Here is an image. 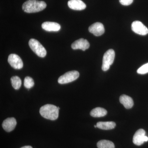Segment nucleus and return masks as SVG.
<instances>
[{
  "label": "nucleus",
  "instance_id": "nucleus-1",
  "mask_svg": "<svg viewBox=\"0 0 148 148\" xmlns=\"http://www.w3.org/2000/svg\"><path fill=\"white\" fill-rule=\"evenodd\" d=\"M46 7V3L43 1L28 0L23 4L22 9L27 13H35L41 11Z\"/></svg>",
  "mask_w": 148,
  "mask_h": 148
},
{
  "label": "nucleus",
  "instance_id": "nucleus-2",
  "mask_svg": "<svg viewBox=\"0 0 148 148\" xmlns=\"http://www.w3.org/2000/svg\"><path fill=\"white\" fill-rule=\"evenodd\" d=\"M58 107L51 104L44 105L40 110V113L43 117L53 121L58 119Z\"/></svg>",
  "mask_w": 148,
  "mask_h": 148
},
{
  "label": "nucleus",
  "instance_id": "nucleus-3",
  "mask_svg": "<svg viewBox=\"0 0 148 148\" xmlns=\"http://www.w3.org/2000/svg\"><path fill=\"white\" fill-rule=\"evenodd\" d=\"M29 44L31 49L37 56L42 58L45 57L47 54L46 50L38 41L35 39H31Z\"/></svg>",
  "mask_w": 148,
  "mask_h": 148
},
{
  "label": "nucleus",
  "instance_id": "nucleus-4",
  "mask_svg": "<svg viewBox=\"0 0 148 148\" xmlns=\"http://www.w3.org/2000/svg\"><path fill=\"white\" fill-rule=\"evenodd\" d=\"M115 52L113 49H110L104 54L102 69L104 71L108 70L110 66L113 63L115 58Z\"/></svg>",
  "mask_w": 148,
  "mask_h": 148
},
{
  "label": "nucleus",
  "instance_id": "nucleus-5",
  "mask_svg": "<svg viewBox=\"0 0 148 148\" xmlns=\"http://www.w3.org/2000/svg\"><path fill=\"white\" fill-rule=\"evenodd\" d=\"M79 76V73L77 71H71L67 72L59 77L58 81V83L65 84L71 82L76 80Z\"/></svg>",
  "mask_w": 148,
  "mask_h": 148
},
{
  "label": "nucleus",
  "instance_id": "nucleus-6",
  "mask_svg": "<svg viewBox=\"0 0 148 148\" xmlns=\"http://www.w3.org/2000/svg\"><path fill=\"white\" fill-rule=\"evenodd\" d=\"M131 28L133 32L139 35L145 36L148 34L147 28L140 21L132 22Z\"/></svg>",
  "mask_w": 148,
  "mask_h": 148
},
{
  "label": "nucleus",
  "instance_id": "nucleus-7",
  "mask_svg": "<svg viewBox=\"0 0 148 148\" xmlns=\"http://www.w3.org/2000/svg\"><path fill=\"white\" fill-rule=\"evenodd\" d=\"M8 62L14 69H21L23 68V61L21 58L16 54H11L9 56Z\"/></svg>",
  "mask_w": 148,
  "mask_h": 148
},
{
  "label": "nucleus",
  "instance_id": "nucleus-8",
  "mask_svg": "<svg viewBox=\"0 0 148 148\" xmlns=\"http://www.w3.org/2000/svg\"><path fill=\"white\" fill-rule=\"evenodd\" d=\"M88 31L96 36H99L105 33V28L102 23L96 22L89 27Z\"/></svg>",
  "mask_w": 148,
  "mask_h": 148
},
{
  "label": "nucleus",
  "instance_id": "nucleus-9",
  "mask_svg": "<svg viewBox=\"0 0 148 148\" xmlns=\"http://www.w3.org/2000/svg\"><path fill=\"white\" fill-rule=\"evenodd\" d=\"M90 44L87 40L80 38L73 43L71 47L73 49H80L85 51L89 48Z\"/></svg>",
  "mask_w": 148,
  "mask_h": 148
},
{
  "label": "nucleus",
  "instance_id": "nucleus-10",
  "mask_svg": "<svg viewBox=\"0 0 148 148\" xmlns=\"http://www.w3.org/2000/svg\"><path fill=\"white\" fill-rule=\"evenodd\" d=\"M145 131L144 129H140L135 132L133 138V143L137 146H140L145 143L144 138L145 136Z\"/></svg>",
  "mask_w": 148,
  "mask_h": 148
},
{
  "label": "nucleus",
  "instance_id": "nucleus-11",
  "mask_svg": "<svg viewBox=\"0 0 148 148\" xmlns=\"http://www.w3.org/2000/svg\"><path fill=\"white\" fill-rule=\"evenodd\" d=\"M16 125V121L15 118H8L3 122L2 127L6 132H10L15 128Z\"/></svg>",
  "mask_w": 148,
  "mask_h": 148
},
{
  "label": "nucleus",
  "instance_id": "nucleus-12",
  "mask_svg": "<svg viewBox=\"0 0 148 148\" xmlns=\"http://www.w3.org/2000/svg\"><path fill=\"white\" fill-rule=\"evenodd\" d=\"M70 8L75 10H82L86 8V5L81 0H70L68 3Z\"/></svg>",
  "mask_w": 148,
  "mask_h": 148
},
{
  "label": "nucleus",
  "instance_id": "nucleus-13",
  "mask_svg": "<svg viewBox=\"0 0 148 148\" xmlns=\"http://www.w3.org/2000/svg\"><path fill=\"white\" fill-rule=\"evenodd\" d=\"M42 27L44 30L47 32H58L61 29V26L58 23L53 22L46 21L42 24Z\"/></svg>",
  "mask_w": 148,
  "mask_h": 148
},
{
  "label": "nucleus",
  "instance_id": "nucleus-14",
  "mask_svg": "<svg viewBox=\"0 0 148 148\" xmlns=\"http://www.w3.org/2000/svg\"><path fill=\"white\" fill-rule=\"evenodd\" d=\"M119 101L126 109H130L133 107L134 102L131 97L125 95H122L120 97Z\"/></svg>",
  "mask_w": 148,
  "mask_h": 148
},
{
  "label": "nucleus",
  "instance_id": "nucleus-15",
  "mask_svg": "<svg viewBox=\"0 0 148 148\" xmlns=\"http://www.w3.org/2000/svg\"><path fill=\"white\" fill-rule=\"evenodd\" d=\"M97 127L102 130H111L113 129L116 126L115 123L113 121L99 122L97 123Z\"/></svg>",
  "mask_w": 148,
  "mask_h": 148
},
{
  "label": "nucleus",
  "instance_id": "nucleus-16",
  "mask_svg": "<svg viewBox=\"0 0 148 148\" xmlns=\"http://www.w3.org/2000/svg\"><path fill=\"white\" fill-rule=\"evenodd\" d=\"M107 113V111L103 108H96L90 112V115L94 117H101L106 116Z\"/></svg>",
  "mask_w": 148,
  "mask_h": 148
},
{
  "label": "nucleus",
  "instance_id": "nucleus-17",
  "mask_svg": "<svg viewBox=\"0 0 148 148\" xmlns=\"http://www.w3.org/2000/svg\"><path fill=\"white\" fill-rule=\"evenodd\" d=\"M98 148H114V145L112 142L107 140L99 141L97 144Z\"/></svg>",
  "mask_w": 148,
  "mask_h": 148
},
{
  "label": "nucleus",
  "instance_id": "nucleus-18",
  "mask_svg": "<svg viewBox=\"0 0 148 148\" xmlns=\"http://www.w3.org/2000/svg\"><path fill=\"white\" fill-rule=\"evenodd\" d=\"M11 82L12 87L16 90H18L21 87L22 82L21 79L19 77L16 76L12 77L11 78Z\"/></svg>",
  "mask_w": 148,
  "mask_h": 148
},
{
  "label": "nucleus",
  "instance_id": "nucleus-19",
  "mask_svg": "<svg viewBox=\"0 0 148 148\" xmlns=\"http://www.w3.org/2000/svg\"><path fill=\"white\" fill-rule=\"evenodd\" d=\"M34 85V82L32 77H27L24 80V86L25 88L28 89L32 88Z\"/></svg>",
  "mask_w": 148,
  "mask_h": 148
},
{
  "label": "nucleus",
  "instance_id": "nucleus-20",
  "mask_svg": "<svg viewBox=\"0 0 148 148\" xmlns=\"http://www.w3.org/2000/svg\"><path fill=\"white\" fill-rule=\"evenodd\" d=\"M137 73L139 74H145L148 73V63L143 65L137 71Z\"/></svg>",
  "mask_w": 148,
  "mask_h": 148
},
{
  "label": "nucleus",
  "instance_id": "nucleus-21",
  "mask_svg": "<svg viewBox=\"0 0 148 148\" xmlns=\"http://www.w3.org/2000/svg\"><path fill=\"white\" fill-rule=\"evenodd\" d=\"M120 3L123 5H130L133 2V0H119Z\"/></svg>",
  "mask_w": 148,
  "mask_h": 148
},
{
  "label": "nucleus",
  "instance_id": "nucleus-22",
  "mask_svg": "<svg viewBox=\"0 0 148 148\" xmlns=\"http://www.w3.org/2000/svg\"><path fill=\"white\" fill-rule=\"evenodd\" d=\"M20 148H33V147L30 146H24V147H22Z\"/></svg>",
  "mask_w": 148,
  "mask_h": 148
},
{
  "label": "nucleus",
  "instance_id": "nucleus-23",
  "mask_svg": "<svg viewBox=\"0 0 148 148\" xmlns=\"http://www.w3.org/2000/svg\"><path fill=\"white\" fill-rule=\"evenodd\" d=\"M94 127H97V125H94Z\"/></svg>",
  "mask_w": 148,
  "mask_h": 148
},
{
  "label": "nucleus",
  "instance_id": "nucleus-24",
  "mask_svg": "<svg viewBox=\"0 0 148 148\" xmlns=\"http://www.w3.org/2000/svg\"><path fill=\"white\" fill-rule=\"evenodd\" d=\"M58 110H59V109H60V108H59V107H58Z\"/></svg>",
  "mask_w": 148,
  "mask_h": 148
}]
</instances>
